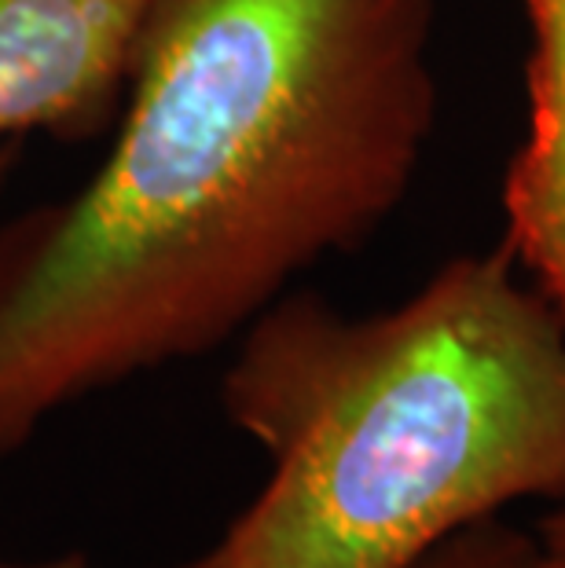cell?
I'll use <instances>...</instances> for the list:
<instances>
[{
  "mask_svg": "<svg viewBox=\"0 0 565 568\" xmlns=\"http://www.w3.org/2000/svg\"><path fill=\"white\" fill-rule=\"evenodd\" d=\"M430 33L434 0H159L100 169L0 227V463L364 243L434 129Z\"/></svg>",
  "mask_w": 565,
  "mask_h": 568,
  "instance_id": "cell-1",
  "label": "cell"
},
{
  "mask_svg": "<svg viewBox=\"0 0 565 568\" xmlns=\"http://www.w3.org/2000/svg\"><path fill=\"white\" fill-rule=\"evenodd\" d=\"M221 404L269 477L191 568H415L503 506L565 499V316L511 250L375 316L283 294Z\"/></svg>",
  "mask_w": 565,
  "mask_h": 568,
  "instance_id": "cell-2",
  "label": "cell"
},
{
  "mask_svg": "<svg viewBox=\"0 0 565 568\" xmlns=\"http://www.w3.org/2000/svg\"><path fill=\"white\" fill-rule=\"evenodd\" d=\"M159 0H0V140H92L118 118Z\"/></svg>",
  "mask_w": 565,
  "mask_h": 568,
  "instance_id": "cell-3",
  "label": "cell"
},
{
  "mask_svg": "<svg viewBox=\"0 0 565 568\" xmlns=\"http://www.w3.org/2000/svg\"><path fill=\"white\" fill-rule=\"evenodd\" d=\"M528 129L511 162L507 250L565 316V0H525Z\"/></svg>",
  "mask_w": 565,
  "mask_h": 568,
  "instance_id": "cell-4",
  "label": "cell"
},
{
  "mask_svg": "<svg viewBox=\"0 0 565 568\" xmlns=\"http://www.w3.org/2000/svg\"><path fill=\"white\" fill-rule=\"evenodd\" d=\"M415 568H539V550L533 536L488 517L441 542Z\"/></svg>",
  "mask_w": 565,
  "mask_h": 568,
  "instance_id": "cell-5",
  "label": "cell"
},
{
  "mask_svg": "<svg viewBox=\"0 0 565 568\" xmlns=\"http://www.w3.org/2000/svg\"><path fill=\"white\" fill-rule=\"evenodd\" d=\"M533 539L539 550V568H565V499L544 514Z\"/></svg>",
  "mask_w": 565,
  "mask_h": 568,
  "instance_id": "cell-6",
  "label": "cell"
},
{
  "mask_svg": "<svg viewBox=\"0 0 565 568\" xmlns=\"http://www.w3.org/2000/svg\"><path fill=\"white\" fill-rule=\"evenodd\" d=\"M0 568H89V565L78 561V558H67V561H44V565H11V561H0ZM173 568H191V561L173 565Z\"/></svg>",
  "mask_w": 565,
  "mask_h": 568,
  "instance_id": "cell-7",
  "label": "cell"
},
{
  "mask_svg": "<svg viewBox=\"0 0 565 568\" xmlns=\"http://www.w3.org/2000/svg\"><path fill=\"white\" fill-rule=\"evenodd\" d=\"M16 143H0V184L8 180V173H11V165H16Z\"/></svg>",
  "mask_w": 565,
  "mask_h": 568,
  "instance_id": "cell-8",
  "label": "cell"
}]
</instances>
